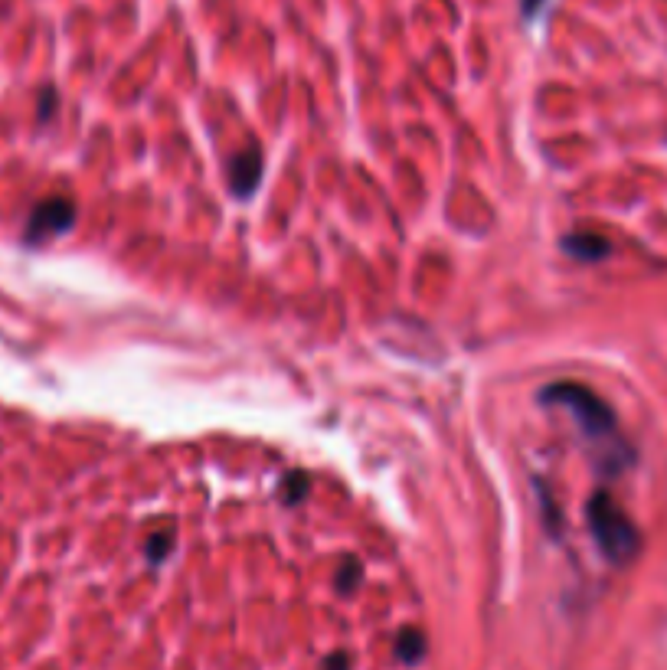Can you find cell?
Segmentation results:
<instances>
[{
    "instance_id": "obj_1",
    "label": "cell",
    "mask_w": 667,
    "mask_h": 670,
    "mask_svg": "<svg viewBox=\"0 0 667 670\" xmlns=\"http://www.w3.org/2000/svg\"><path fill=\"white\" fill-rule=\"evenodd\" d=\"M540 402H547V406H563L569 416L579 422L582 435L589 438V442H599V445H618L622 438H618V422H615V412L609 409V402H605L599 393H592L589 386L582 383H550L540 389Z\"/></svg>"
},
{
    "instance_id": "obj_2",
    "label": "cell",
    "mask_w": 667,
    "mask_h": 670,
    "mask_svg": "<svg viewBox=\"0 0 667 670\" xmlns=\"http://www.w3.org/2000/svg\"><path fill=\"white\" fill-rule=\"evenodd\" d=\"M586 523H589V530H592V536H596L599 550L609 563L622 566L638 553V543H641L638 527L628 520L625 510L612 501V494L596 491L589 497L586 501Z\"/></svg>"
},
{
    "instance_id": "obj_3",
    "label": "cell",
    "mask_w": 667,
    "mask_h": 670,
    "mask_svg": "<svg viewBox=\"0 0 667 670\" xmlns=\"http://www.w3.org/2000/svg\"><path fill=\"white\" fill-rule=\"evenodd\" d=\"M72 223H76V206H72V200H66V197L40 200L27 219V233H23V239H27L30 246H40L46 239L69 233Z\"/></svg>"
},
{
    "instance_id": "obj_4",
    "label": "cell",
    "mask_w": 667,
    "mask_h": 670,
    "mask_svg": "<svg viewBox=\"0 0 667 670\" xmlns=\"http://www.w3.org/2000/svg\"><path fill=\"white\" fill-rule=\"evenodd\" d=\"M259 180H262V151L259 148L239 151L233 161H229V190H233L239 200H249L252 193L259 190Z\"/></svg>"
},
{
    "instance_id": "obj_5",
    "label": "cell",
    "mask_w": 667,
    "mask_h": 670,
    "mask_svg": "<svg viewBox=\"0 0 667 670\" xmlns=\"http://www.w3.org/2000/svg\"><path fill=\"white\" fill-rule=\"evenodd\" d=\"M563 252L576 262H599L609 255V239L596 233H573L563 239Z\"/></svg>"
},
{
    "instance_id": "obj_6",
    "label": "cell",
    "mask_w": 667,
    "mask_h": 670,
    "mask_svg": "<svg viewBox=\"0 0 667 670\" xmlns=\"http://www.w3.org/2000/svg\"><path fill=\"white\" fill-rule=\"evenodd\" d=\"M396 654H399V661H406V664L422 661V654H426V638H422V631H416V628H403V631H399Z\"/></svg>"
},
{
    "instance_id": "obj_7",
    "label": "cell",
    "mask_w": 667,
    "mask_h": 670,
    "mask_svg": "<svg viewBox=\"0 0 667 670\" xmlns=\"http://www.w3.org/2000/svg\"><path fill=\"white\" fill-rule=\"evenodd\" d=\"M282 497L285 504H301L308 497V474L305 471H291L285 484H282Z\"/></svg>"
},
{
    "instance_id": "obj_8",
    "label": "cell",
    "mask_w": 667,
    "mask_h": 670,
    "mask_svg": "<svg viewBox=\"0 0 667 670\" xmlns=\"http://www.w3.org/2000/svg\"><path fill=\"white\" fill-rule=\"evenodd\" d=\"M174 550V533L171 530H161V533H151L148 536V546H144V553H148L151 563H161V559Z\"/></svg>"
},
{
    "instance_id": "obj_9",
    "label": "cell",
    "mask_w": 667,
    "mask_h": 670,
    "mask_svg": "<svg viewBox=\"0 0 667 670\" xmlns=\"http://www.w3.org/2000/svg\"><path fill=\"white\" fill-rule=\"evenodd\" d=\"M363 579V566L357 563V559H344L341 572H337V589H341L344 595H350Z\"/></svg>"
},
{
    "instance_id": "obj_10",
    "label": "cell",
    "mask_w": 667,
    "mask_h": 670,
    "mask_svg": "<svg viewBox=\"0 0 667 670\" xmlns=\"http://www.w3.org/2000/svg\"><path fill=\"white\" fill-rule=\"evenodd\" d=\"M543 4H547V0H520V14H524L527 20H533L543 10Z\"/></svg>"
},
{
    "instance_id": "obj_11",
    "label": "cell",
    "mask_w": 667,
    "mask_h": 670,
    "mask_svg": "<svg viewBox=\"0 0 667 670\" xmlns=\"http://www.w3.org/2000/svg\"><path fill=\"white\" fill-rule=\"evenodd\" d=\"M40 99H43L40 102V121H43V118H50V112H53V89H46Z\"/></svg>"
},
{
    "instance_id": "obj_12",
    "label": "cell",
    "mask_w": 667,
    "mask_h": 670,
    "mask_svg": "<svg viewBox=\"0 0 667 670\" xmlns=\"http://www.w3.org/2000/svg\"><path fill=\"white\" fill-rule=\"evenodd\" d=\"M327 670H347V654H334V657H327Z\"/></svg>"
}]
</instances>
